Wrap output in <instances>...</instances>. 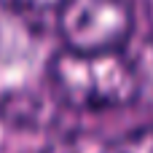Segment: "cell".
Here are the masks:
<instances>
[{"instance_id":"obj_1","label":"cell","mask_w":153,"mask_h":153,"mask_svg":"<svg viewBox=\"0 0 153 153\" xmlns=\"http://www.w3.org/2000/svg\"><path fill=\"white\" fill-rule=\"evenodd\" d=\"M51 91L75 110L124 108L140 94V73L124 51L62 48L48 62Z\"/></svg>"},{"instance_id":"obj_2","label":"cell","mask_w":153,"mask_h":153,"mask_svg":"<svg viewBox=\"0 0 153 153\" xmlns=\"http://www.w3.org/2000/svg\"><path fill=\"white\" fill-rule=\"evenodd\" d=\"M132 30L129 0H67L59 8V35L73 51H124Z\"/></svg>"},{"instance_id":"obj_3","label":"cell","mask_w":153,"mask_h":153,"mask_svg":"<svg viewBox=\"0 0 153 153\" xmlns=\"http://www.w3.org/2000/svg\"><path fill=\"white\" fill-rule=\"evenodd\" d=\"M105 153H153V129H137L108 145Z\"/></svg>"},{"instance_id":"obj_4","label":"cell","mask_w":153,"mask_h":153,"mask_svg":"<svg viewBox=\"0 0 153 153\" xmlns=\"http://www.w3.org/2000/svg\"><path fill=\"white\" fill-rule=\"evenodd\" d=\"M3 5L19 11V13H48V11H56L67 3V0H0Z\"/></svg>"}]
</instances>
